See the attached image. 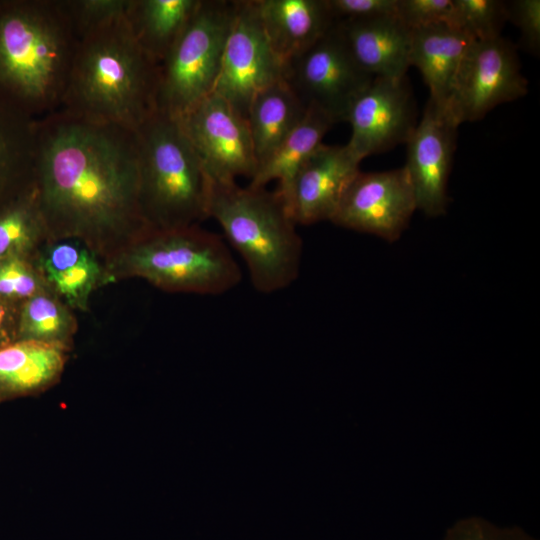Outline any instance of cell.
Listing matches in <instances>:
<instances>
[{
  "instance_id": "6da1fadb",
  "label": "cell",
  "mask_w": 540,
  "mask_h": 540,
  "mask_svg": "<svg viewBox=\"0 0 540 540\" xmlns=\"http://www.w3.org/2000/svg\"><path fill=\"white\" fill-rule=\"evenodd\" d=\"M35 134L33 184L48 235L101 244L148 229L135 131L59 109L36 120Z\"/></svg>"
},
{
  "instance_id": "7a4b0ae2",
  "label": "cell",
  "mask_w": 540,
  "mask_h": 540,
  "mask_svg": "<svg viewBox=\"0 0 540 540\" xmlns=\"http://www.w3.org/2000/svg\"><path fill=\"white\" fill-rule=\"evenodd\" d=\"M158 77L120 16L78 39L60 109L136 131L157 111Z\"/></svg>"
},
{
  "instance_id": "3957f363",
  "label": "cell",
  "mask_w": 540,
  "mask_h": 540,
  "mask_svg": "<svg viewBox=\"0 0 540 540\" xmlns=\"http://www.w3.org/2000/svg\"><path fill=\"white\" fill-rule=\"evenodd\" d=\"M77 43L63 0L28 2L0 15V83L28 117L60 109Z\"/></svg>"
},
{
  "instance_id": "277c9868",
  "label": "cell",
  "mask_w": 540,
  "mask_h": 540,
  "mask_svg": "<svg viewBox=\"0 0 540 540\" xmlns=\"http://www.w3.org/2000/svg\"><path fill=\"white\" fill-rule=\"evenodd\" d=\"M208 215L244 260L257 291L271 294L298 278L302 239L276 190L211 183Z\"/></svg>"
},
{
  "instance_id": "5b68a950",
  "label": "cell",
  "mask_w": 540,
  "mask_h": 540,
  "mask_svg": "<svg viewBox=\"0 0 540 540\" xmlns=\"http://www.w3.org/2000/svg\"><path fill=\"white\" fill-rule=\"evenodd\" d=\"M141 214L148 229L209 218L211 182L179 120L157 110L136 131Z\"/></svg>"
},
{
  "instance_id": "8992f818",
  "label": "cell",
  "mask_w": 540,
  "mask_h": 540,
  "mask_svg": "<svg viewBox=\"0 0 540 540\" xmlns=\"http://www.w3.org/2000/svg\"><path fill=\"white\" fill-rule=\"evenodd\" d=\"M113 270L163 290L204 295L224 294L242 278L221 236L198 225L145 230L115 261Z\"/></svg>"
},
{
  "instance_id": "52a82bcc",
  "label": "cell",
  "mask_w": 540,
  "mask_h": 540,
  "mask_svg": "<svg viewBox=\"0 0 540 540\" xmlns=\"http://www.w3.org/2000/svg\"><path fill=\"white\" fill-rule=\"evenodd\" d=\"M235 1L200 3L159 65L157 110L180 118L214 92Z\"/></svg>"
},
{
  "instance_id": "ba28073f",
  "label": "cell",
  "mask_w": 540,
  "mask_h": 540,
  "mask_svg": "<svg viewBox=\"0 0 540 540\" xmlns=\"http://www.w3.org/2000/svg\"><path fill=\"white\" fill-rule=\"evenodd\" d=\"M284 79L306 106L317 107L336 124L346 122L350 107L374 77L355 61L335 21L287 64Z\"/></svg>"
},
{
  "instance_id": "9c48e42d",
  "label": "cell",
  "mask_w": 540,
  "mask_h": 540,
  "mask_svg": "<svg viewBox=\"0 0 540 540\" xmlns=\"http://www.w3.org/2000/svg\"><path fill=\"white\" fill-rule=\"evenodd\" d=\"M527 93L514 46L502 36L474 40L454 77L446 106L460 125L480 120L494 107Z\"/></svg>"
},
{
  "instance_id": "30bf717a",
  "label": "cell",
  "mask_w": 540,
  "mask_h": 540,
  "mask_svg": "<svg viewBox=\"0 0 540 540\" xmlns=\"http://www.w3.org/2000/svg\"><path fill=\"white\" fill-rule=\"evenodd\" d=\"M177 119L211 183L254 176L257 161L247 119L223 97L213 92Z\"/></svg>"
},
{
  "instance_id": "8fae6325",
  "label": "cell",
  "mask_w": 540,
  "mask_h": 540,
  "mask_svg": "<svg viewBox=\"0 0 540 540\" xmlns=\"http://www.w3.org/2000/svg\"><path fill=\"white\" fill-rule=\"evenodd\" d=\"M284 74L285 67L264 32L256 0L235 1L214 93L246 117L254 97Z\"/></svg>"
},
{
  "instance_id": "7c38bea8",
  "label": "cell",
  "mask_w": 540,
  "mask_h": 540,
  "mask_svg": "<svg viewBox=\"0 0 540 540\" xmlns=\"http://www.w3.org/2000/svg\"><path fill=\"white\" fill-rule=\"evenodd\" d=\"M417 209L406 168L359 171L345 190L331 222L390 242L407 228Z\"/></svg>"
},
{
  "instance_id": "4fadbf2b",
  "label": "cell",
  "mask_w": 540,
  "mask_h": 540,
  "mask_svg": "<svg viewBox=\"0 0 540 540\" xmlns=\"http://www.w3.org/2000/svg\"><path fill=\"white\" fill-rule=\"evenodd\" d=\"M416 115L406 76L374 77L349 109L347 146L362 161L406 143L417 125Z\"/></svg>"
},
{
  "instance_id": "5bb4252c",
  "label": "cell",
  "mask_w": 540,
  "mask_h": 540,
  "mask_svg": "<svg viewBox=\"0 0 540 540\" xmlns=\"http://www.w3.org/2000/svg\"><path fill=\"white\" fill-rule=\"evenodd\" d=\"M459 124L446 105L429 98L407 144L408 172L417 209L436 217L446 212L448 178Z\"/></svg>"
},
{
  "instance_id": "9a60e30c",
  "label": "cell",
  "mask_w": 540,
  "mask_h": 540,
  "mask_svg": "<svg viewBox=\"0 0 540 540\" xmlns=\"http://www.w3.org/2000/svg\"><path fill=\"white\" fill-rule=\"evenodd\" d=\"M361 160L345 145L321 144L281 198L296 224L331 221Z\"/></svg>"
},
{
  "instance_id": "2e32d148",
  "label": "cell",
  "mask_w": 540,
  "mask_h": 540,
  "mask_svg": "<svg viewBox=\"0 0 540 540\" xmlns=\"http://www.w3.org/2000/svg\"><path fill=\"white\" fill-rule=\"evenodd\" d=\"M358 65L373 77L403 78L410 65L411 30L395 14L337 21Z\"/></svg>"
},
{
  "instance_id": "e0dca14e",
  "label": "cell",
  "mask_w": 540,
  "mask_h": 540,
  "mask_svg": "<svg viewBox=\"0 0 540 540\" xmlns=\"http://www.w3.org/2000/svg\"><path fill=\"white\" fill-rule=\"evenodd\" d=\"M256 5L267 39L285 68L336 21L327 0H256Z\"/></svg>"
},
{
  "instance_id": "ac0fdd59",
  "label": "cell",
  "mask_w": 540,
  "mask_h": 540,
  "mask_svg": "<svg viewBox=\"0 0 540 540\" xmlns=\"http://www.w3.org/2000/svg\"><path fill=\"white\" fill-rule=\"evenodd\" d=\"M474 40L447 23L411 30L410 65L420 71L431 100L446 105L460 63Z\"/></svg>"
},
{
  "instance_id": "d6986e66",
  "label": "cell",
  "mask_w": 540,
  "mask_h": 540,
  "mask_svg": "<svg viewBox=\"0 0 540 540\" xmlns=\"http://www.w3.org/2000/svg\"><path fill=\"white\" fill-rule=\"evenodd\" d=\"M67 346L16 341L0 348V402L35 394L60 376Z\"/></svg>"
},
{
  "instance_id": "ffe728a7",
  "label": "cell",
  "mask_w": 540,
  "mask_h": 540,
  "mask_svg": "<svg viewBox=\"0 0 540 540\" xmlns=\"http://www.w3.org/2000/svg\"><path fill=\"white\" fill-rule=\"evenodd\" d=\"M39 270L66 304L80 310L86 309L90 294L105 277L94 253L74 240L49 245L40 256Z\"/></svg>"
},
{
  "instance_id": "44dd1931",
  "label": "cell",
  "mask_w": 540,
  "mask_h": 540,
  "mask_svg": "<svg viewBox=\"0 0 540 540\" xmlns=\"http://www.w3.org/2000/svg\"><path fill=\"white\" fill-rule=\"evenodd\" d=\"M306 109L284 78L254 97L246 119L257 168L298 125Z\"/></svg>"
},
{
  "instance_id": "7402d4cb",
  "label": "cell",
  "mask_w": 540,
  "mask_h": 540,
  "mask_svg": "<svg viewBox=\"0 0 540 540\" xmlns=\"http://www.w3.org/2000/svg\"><path fill=\"white\" fill-rule=\"evenodd\" d=\"M332 125L334 123L324 112L308 105L302 120L258 166L248 185L261 188L276 180V191L283 195L302 165L322 144Z\"/></svg>"
},
{
  "instance_id": "603a6c76",
  "label": "cell",
  "mask_w": 540,
  "mask_h": 540,
  "mask_svg": "<svg viewBox=\"0 0 540 540\" xmlns=\"http://www.w3.org/2000/svg\"><path fill=\"white\" fill-rule=\"evenodd\" d=\"M199 3L200 0H130L126 19L138 44L160 65Z\"/></svg>"
},
{
  "instance_id": "cb8c5ba5",
  "label": "cell",
  "mask_w": 540,
  "mask_h": 540,
  "mask_svg": "<svg viewBox=\"0 0 540 540\" xmlns=\"http://www.w3.org/2000/svg\"><path fill=\"white\" fill-rule=\"evenodd\" d=\"M75 322L66 306L47 290L22 305L16 341H35L67 346Z\"/></svg>"
},
{
  "instance_id": "d4e9b609",
  "label": "cell",
  "mask_w": 540,
  "mask_h": 540,
  "mask_svg": "<svg viewBox=\"0 0 540 540\" xmlns=\"http://www.w3.org/2000/svg\"><path fill=\"white\" fill-rule=\"evenodd\" d=\"M47 234L34 184L0 214V259L25 256Z\"/></svg>"
},
{
  "instance_id": "484cf974",
  "label": "cell",
  "mask_w": 540,
  "mask_h": 540,
  "mask_svg": "<svg viewBox=\"0 0 540 540\" xmlns=\"http://www.w3.org/2000/svg\"><path fill=\"white\" fill-rule=\"evenodd\" d=\"M452 1L453 26L478 41L501 37V30L508 21L506 2L500 0Z\"/></svg>"
},
{
  "instance_id": "4316f807",
  "label": "cell",
  "mask_w": 540,
  "mask_h": 540,
  "mask_svg": "<svg viewBox=\"0 0 540 540\" xmlns=\"http://www.w3.org/2000/svg\"><path fill=\"white\" fill-rule=\"evenodd\" d=\"M47 290L40 274L25 259L12 255L0 259V300H26Z\"/></svg>"
},
{
  "instance_id": "83f0119b",
  "label": "cell",
  "mask_w": 540,
  "mask_h": 540,
  "mask_svg": "<svg viewBox=\"0 0 540 540\" xmlns=\"http://www.w3.org/2000/svg\"><path fill=\"white\" fill-rule=\"evenodd\" d=\"M77 38L126 15L130 0H63Z\"/></svg>"
},
{
  "instance_id": "f1b7e54d",
  "label": "cell",
  "mask_w": 540,
  "mask_h": 540,
  "mask_svg": "<svg viewBox=\"0 0 540 540\" xmlns=\"http://www.w3.org/2000/svg\"><path fill=\"white\" fill-rule=\"evenodd\" d=\"M35 124L17 132H7L0 126V180L18 169L34 175Z\"/></svg>"
},
{
  "instance_id": "f546056e",
  "label": "cell",
  "mask_w": 540,
  "mask_h": 540,
  "mask_svg": "<svg viewBox=\"0 0 540 540\" xmlns=\"http://www.w3.org/2000/svg\"><path fill=\"white\" fill-rule=\"evenodd\" d=\"M442 540H537L521 527L498 526L477 516L465 517L450 526Z\"/></svg>"
},
{
  "instance_id": "4dcf8cb0",
  "label": "cell",
  "mask_w": 540,
  "mask_h": 540,
  "mask_svg": "<svg viewBox=\"0 0 540 540\" xmlns=\"http://www.w3.org/2000/svg\"><path fill=\"white\" fill-rule=\"evenodd\" d=\"M396 15L410 30L437 23L453 26V1L397 0Z\"/></svg>"
},
{
  "instance_id": "1f68e13d",
  "label": "cell",
  "mask_w": 540,
  "mask_h": 540,
  "mask_svg": "<svg viewBox=\"0 0 540 540\" xmlns=\"http://www.w3.org/2000/svg\"><path fill=\"white\" fill-rule=\"evenodd\" d=\"M508 20L520 30L521 43L524 49L534 54L540 47V1L514 0L506 2Z\"/></svg>"
},
{
  "instance_id": "d6a6232c",
  "label": "cell",
  "mask_w": 540,
  "mask_h": 540,
  "mask_svg": "<svg viewBox=\"0 0 540 540\" xmlns=\"http://www.w3.org/2000/svg\"><path fill=\"white\" fill-rule=\"evenodd\" d=\"M336 21L395 14L397 0H327Z\"/></svg>"
},
{
  "instance_id": "836d02e7",
  "label": "cell",
  "mask_w": 540,
  "mask_h": 540,
  "mask_svg": "<svg viewBox=\"0 0 540 540\" xmlns=\"http://www.w3.org/2000/svg\"><path fill=\"white\" fill-rule=\"evenodd\" d=\"M9 337L6 333V331L1 327L0 328V348L9 344Z\"/></svg>"
},
{
  "instance_id": "e575fe53",
  "label": "cell",
  "mask_w": 540,
  "mask_h": 540,
  "mask_svg": "<svg viewBox=\"0 0 540 540\" xmlns=\"http://www.w3.org/2000/svg\"><path fill=\"white\" fill-rule=\"evenodd\" d=\"M4 319H5V309H4L3 304L0 301V328L2 326Z\"/></svg>"
}]
</instances>
